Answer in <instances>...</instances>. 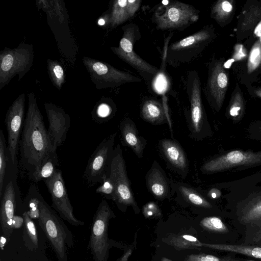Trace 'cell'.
<instances>
[{
	"label": "cell",
	"instance_id": "1",
	"mask_svg": "<svg viewBox=\"0 0 261 261\" xmlns=\"http://www.w3.org/2000/svg\"><path fill=\"white\" fill-rule=\"evenodd\" d=\"M28 108L19 142L20 163L30 178L49 151L47 130L33 92L28 94Z\"/></svg>",
	"mask_w": 261,
	"mask_h": 261
},
{
	"label": "cell",
	"instance_id": "2",
	"mask_svg": "<svg viewBox=\"0 0 261 261\" xmlns=\"http://www.w3.org/2000/svg\"><path fill=\"white\" fill-rule=\"evenodd\" d=\"M39 226L49 241L58 261H67V247L74 245L71 231L62 220L55 210L44 199L39 197Z\"/></svg>",
	"mask_w": 261,
	"mask_h": 261
},
{
	"label": "cell",
	"instance_id": "3",
	"mask_svg": "<svg viewBox=\"0 0 261 261\" xmlns=\"http://www.w3.org/2000/svg\"><path fill=\"white\" fill-rule=\"evenodd\" d=\"M121 30L123 35L119 45L116 47H111V50L119 58L137 70L147 83H151L159 68L142 59L134 50L135 43L141 38L138 25L134 23H129L122 26Z\"/></svg>",
	"mask_w": 261,
	"mask_h": 261
},
{
	"label": "cell",
	"instance_id": "4",
	"mask_svg": "<svg viewBox=\"0 0 261 261\" xmlns=\"http://www.w3.org/2000/svg\"><path fill=\"white\" fill-rule=\"evenodd\" d=\"M115 217L108 203L102 200L94 216L91 226L88 248L94 261H108L109 250L119 244L111 240L108 236V226L110 220Z\"/></svg>",
	"mask_w": 261,
	"mask_h": 261
},
{
	"label": "cell",
	"instance_id": "5",
	"mask_svg": "<svg viewBox=\"0 0 261 261\" xmlns=\"http://www.w3.org/2000/svg\"><path fill=\"white\" fill-rule=\"evenodd\" d=\"M34 53L32 44L22 43L16 48H5L0 54V90L16 75L20 81L31 69Z\"/></svg>",
	"mask_w": 261,
	"mask_h": 261
},
{
	"label": "cell",
	"instance_id": "6",
	"mask_svg": "<svg viewBox=\"0 0 261 261\" xmlns=\"http://www.w3.org/2000/svg\"><path fill=\"white\" fill-rule=\"evenodd\" d=\"M199 17L198 11L192 5L170 1L161 11H155L151 19L157 30L182 31L197 22Z\"/></svg>",
	"mask_w": 261,
	"mask_h": 261
},
{
	"label": "cell",
	"instance_id": "7",
	"mask_svg": "<svg viewBox=\"0 0 261 261\" xmlns=\"http://www.w3.org/2000/svg\"><path fill=\"white\" fill-rule=\"evenodd\" d=\"M107 173L115 188L114 202L118 208L124 212L127 206H130L136 214H139L140 208L130 186L125 161L119 144L114 148Z\"/></svg>",
	"mask_w": 261,
	"mask_h": 261
},
{
	"label": "cell",
	"instance_id": "8",
	"mask_svg": "<svg viewBox=\"0 0 261 261\" xmlns=\"http://www.w3.org/2000/svg\"><path fill=\"white\" fill-rule=\"evenodd\" d=\"M211 37L203 28L185 38L174 42L164 49L167 64L174 68L194 61L201 53Z\"/></svg>",
	"mask_w": 261,
	"mask_h": 261
},
{
	"label": "cell",
	"instance_id": "9",
	"mask_svg": "<svg viewBox=\"0 0 261 261\" xmlns=\"http://www.w3.org/2000/svg\"><path fill=\"white\" fill-rule=\"evenodd\" d=\"M83 60L91 81L98 90L142 81L129 72L117 69L109 64L87 57H84Z\"/></svg>",
	"mask_w": 261,
	"mask_h": 261
},
{
	"label": "cell",
	"instance_id": "10",
	"mask_svg": "<svg viewBox=\"0 0 261 261\" xmlns=\"http://www.w3.org/2000/svg\"><path fill=\"white\" fill-rule=\"evenodd\" d=\"M117 134L115 132L106 137L89 158L83 176L86 186L91 187L102 182L109 169Z\"/></svg>",
	"mask_w": 261,
	"mask_h": 261
},
{
	"label": "cell",
	"instance_id": "11",
	"mask_svg": "<svg viewBox=\"0 0 261 261\" xmlns=\"http://www.w3.org/2000/svg\"><path fill=\"white\" fill-rule=\"evenodd\" d=\"M44 181L51 196V207L60 217L74 226L84 225V221L76 219L73 214L62 171L57 169L54 174Z\"/></svg>",
	"mask_w": 261,
	"mask_h": 261
},
{
	"label": "cell",
	"instance_id": "12",
	"mask_svg": "<svg viewBox=\"0 0 261 261\" xmlns=\"http://www.w3.org/2000/svg\"><path fill=\"white\" fill-rule=\"evenodd\" d=\"M17 169L11 174L7 180L1 197L0 222L4 237L9 241L13 230L11 221L15 215L17 204L21 201L20 192L17 182Z\"/></svg>",
	"mask_w": 261,
	"mask_h": 261
},
{
	"label": "cell",
	"instance_id": "13",
	"mask_svg": "<svg viewBox=\"0 0 261 261\" xmlns=\"http://www.w3.org/2000/svg\"><path fill=\"white\" fill-rule=\"evenodd\" d=\"M25 93L20 94L9 108L5 123L8 133V147L13 164H17L18 142L24 117Z\"/></svg>",
	"mask_w": 261,
	"mask_h": 261
},
{
	"label": "cell",
	"instance_id": "14",
	"mask_svg": "<svg viewBox=\"0 0 261 261\" xmlns=\"http://www.w3.org/2000/svg\"><path fill=\"white\" fill-rule=\"evenodd\" d=\"M44 107L49 122L47 130L49 150H57L66 138L70 118L62 108L54 104L46 102Z\"/></svg>",
	"mask_w": 261,
	"mask_h": 261
},
{
	"label": "cell",
	"instance_id": "15",
	"mask_svg": "<svg viewBox=\"0 0 261 261\" xmlns=\"http://www.w3.org/2000/svg\"><path fill=\"white\" fill-rule=\"evenodd\" d=\"M184 83L190 102L191 126L193 132L197 134L201 132L203 122L200 82L198 71L196 69L188 71Z\"/></svg>",
	"mask_w": 261,
	"mask_h": 261
},
{
	"label": "cell",
	"instance_id": "16",
	"mask_svg": "<svg viewBox=\"0 0 261 261\" xmlns=\"http://www.w3.org/2000/svg\"><path fill=\"white\" fill-rule=\"evenodd\" d=\"M260 162L261 153L235 150L205 163L201 170L203 173H213L239 165H251Z\"/></svg>",
	"mask_w": 261,
	"mask_h": 261
},
{
	"label": "cell",
	"instance_id": "17",
	"mask_svg": "<svg viewBox=\"0 0 261 261\" xmlns=\"http://www.w3.org/2000/svg\"><path fill=\"white\" fill-rule=\"evenodd\" d=\"M145 179L148 190L156 199L162 200L170 198L169 180L156 161L148 171Z\"/></svg>",
	"mask_w": 261,
	"mask_h": 261
},
{
	"label": "cell",
	"instance_id": "18",
	"mask_svg": "<svg viewBox=\"0 0 261 261\" xmlns=\"http://www.w3.org/2000/svg\"><path fill=\"white\" fill-rule=\"evenodd\" d=\"M159 146L165 159L174 169L183 174L187 173V158L179 144L175 141L165 139L160 141Z\"/></svg>",
	"mask_w": 261,
	"mask_h": 261
},
{
	"label": "cell",
	"instance_id": "19",
	"mask_svg": "<svg viewBox=\"0 0 261 261\" xmlns=\"http://www.w3.org/2000/svg\"><path fill=\"white\" fill-rule=\"evenodd\" d=\"M120 130L124 144L129 147L138 158H142L146 142L139 135L134 122L130 118H125L120 124Z\"/></svg>",
	"mask_w": 261,
	"mask_h": 261
},
{
	"label": "cell",
	"instance_id": "20",
	"mask_svg": "<svg viewBox=\"0 0 261 261\" xmlns=\"http://www.w3.org/2000/svg\"><path fill=\"white\" fill-rule=\"evenodd\" d=\"M17 164H13L3 130L0 131V198H1L7 181Z\"/></svg>",
	"mask_w": 261,
	"mask_h": 261
},
{
	"label": "cell",
	"instance_id": "21",
	"mask_svg": "<svg viewBox=\"0 0 261 261\" xmlns=\"http://www.w3.org/2000/svg\"><path fill=\"white\" fill-rule=\"evenodd\" d=\"M140 114L144 120L153 124H161L168 120L165 106L153 99H147L142 103Z\"/></svg>",
	"mask_w": 261,
	"mask_h": 261
},
{
	"label": "cell",
	"instance_id": "22",
	"mask_svg": "<svg viewBox=\"0 0 261 261\" xmlns=\"http://www.w3.org/2000/svg\"><path fill=\"white\" fill-rule=\"evenodd\" d=\"M59 158L57 150H49L42 160L38 170L30 179L35 182L44 180L51 177L57 170Z\"/></svg>",
	"mask_w": 261,
	"mask_h": 261
},
{
	"label": "cell",
	"instance_id": "23",
	"mask_svg": "<svg viewBox=\"0 0 261 261\" xmlns=\"http://www.w3.org/2000/svg\"><path fill=\"white\" fill-rule=\"evenodd\" d=\"M203 247L243 254L261 260V246L203 243Z\"/></svg>",
	"mask_w": 261,
	"mask_h": 261
},
{
	"label": "cell",
	"instance_id": "24",
	"mask_svg": "<svg viewBox=\"0 0 261 261\" xmlns=\"http://www.w3.org/2000/svg\"><path fill=\"white\" fill-rule=\"evenodd\" d=\"M22 216L24 219L22 239L24 246L29 250L34 251L38 248V238L35 224L27 212Z\"/></svg>",
	"mask_w": 261,
	"mask_h": 261
},
{
	"label": "cell",
	"instance_id": "25",
	"mask_svg": "<svg viewBox=\"0 0 261 261\" xmlns=\"http://www.w3.org/2000/svg\"><path fill=\"white\" fill-rule=\"evenodd\" d=\"M131 18L127 8V0H116L113 2L109 17L112 28H115Z\"/></svg>",
	"mask_w": 261,
	"mask_h": 261
},
{
	"label": "cell",
	"instance_id": "26",
	"mask_svg": "<svg viewBox=\"0 0 261 261\" xmlns=\"http://www.w3.org/2000/svg\"><path fill=\"white\" fill-rule=\"evenodd\" d=\"M41 194L38 187L31 185L23 202L24 208H27L25 212L32 219H38L40 217L39 197Z\"/></svg>",
	"mask_w": 261,
	"mask_h": 261
},
{
	"label": "cell",
	"instance_id": "27",
	"mask_svg": "<svg viewBox=\"0 0 261 261\" xmlns=\"http://www.w3.org/2000/svg\"><path fill=\"white\" fill-rule=\"evenodd\" d=\"M165 54L164 53L162 66L151 81L153 90L158 94H163L169 89L170 80L166 71Z\"/></svg>",
	"mask_w": 261,
	"mask_h": 261
},
{
	"label": "cell",
	"instance_id": "28",
	"mask_svg": "<svg viewBox=\"0 0 261 261\" xmlns=\"http://www.w3.org/2000/svg\"><path fill=\"white\" fill-rule=\"evenodd\" d=\"M47 70L53 84L61 90L65 81V74L62 66L58 61L48 60Z\"/></svg>",
	"mask_w": 261,
	"mask_h": 261
},
{
	"label": "cell",
	"instance_id": "29",
	"mask_svg": "<svg viewBox=\"0 0 261 261\" xmlns=\"http://www.w3.org/2000/svg\"><path fill=\"white\" fill-rule=\"evenodd\" d=\"M179 191L186 201L193 205L204 208H210L212 206L208 201L191 188L180 186Z\"/></svg>",
	"mask_w": 261,
	"mask_h": 261
},
{
	"label": "cell",
	"instance_id": "30",
	"mask_svg": "<svg viewBox=\"0 0 261 261\" xmlns=\"http://www.w3.org/2000/svg\"><path fill=\"white\" fill-rule=\"evenodd\" d=\"M202 228L216 233H227L228 229L222 221L217 217H207L199 222Z\"/></svg>",
	"mask_w": 261,
	"mask_h": 261
},
{
	"label": "cell",
	"instance_id": "31",
	"mask_svg": "<svg viewBox=\"0 0 261 261\" xmlns=\"http://www.w3.org/2000/svg\"><path fill=\"white\" fill-rule=\"evenodd\" d=\"M179 261H242L239 259L228 257H219L204 253H186L181 256Z\"/></svg>",
	"mask_w": 261,
	"mask_h": 261
},
{
	"label": "cell",
	"instance_id": "32",
	"mask_svg": "<svg viewBox=\"0 0 261 261\" xmlns=\"http://www.w3.org/2000/svg\"><path fill=\"white\" fill-rule=\"evenodd\" d=\"M113 110L109 104L101 102L97 105L92 113L93 121L97 123L107 121L112 116Z\"/></svg>",
	"mask_w": 261,
	"mask_h": 261
},
{
	"label": "cell",
	"instance_id": "33",
	"mask_svg": "<svg viewBox=\"0 0 261 261\" xmlns=\"http://www.w3.org/2000/svg\"><path fill=\"white\" fill-rule=\"evenodd\" d=\"M96 192L101 194L108 199L114 201L115 196V188L107 173L105 175L100 185L96 189Z\"/></svg>",
	"mask_w": 261,
	"mask_h": 261
},
{
	"label": "cell",
	"instance_id": "34",
	"mask_svg": "<svg viewBox=\"0 0 261 261\" xmlns=\"http://www.w3.org/2000/svg\"><path fill=\"white\" fill-rule=\"evenodd\" d=\"M141 0H127V8L131 18H132L139 9L141 5Z\"/></svg>",
	"mask_w": 261,
	"mask_h": 261
},
{
	"label": "cell",
	"instance_id": "35",
	"mask_svg": "<svg viewBox=\"0 0 261 261\" xmlns=\"http://www.w3.org/2000/svg\"><path fill=\"white\" fill-rule=\"evenodd\" d=\"M158 206L154 203H148L143 208V213L146 217H151L156 215L158 213Z\"/></svg>",
	"mask_w": 261,
	"mask_h": 261
},
{
	"label": "cell",
	"instance_id": "36",
	"mask_svg": "<svg viewBox=\"0 0 261 261\" xmlns=\"http://www.w3.org/2000/svg\"><path fill=\"white\" fill-rule=\"evenodd\" d=\"M24 223V219L23 217L18 215H14L11 221V228L14 229L20 228Z\"/></svg>",
	"mask_w": 261,
	"mask_h": 261
},
{
	"label": "cell",
	"instance_id": "37",
	"mask_svg": "<svg viewBox=\"0 0 261 261\" xmlns=\"http://www.w3.org/2000/svg\"><path fill=\"white\" fill-rule=\"evenodd\" d=\"M218 85L220 88H224L227 84V78L223 72H220L216 77Z\"/></svg>",
	"mask_w": 261,
	"mask_h": 261
},
{
	"label": "cell",
	"instance_id": "38",
	"mask_svg": "<svg viewBox=\"0 0 261 261\" xmlns=\"http://www.w3.org/2000/svg\"><path fill=\"white\" fill-rule=\"evenodd\" d=\"M250 244L261 246V227L259 228L253 235Z\"/></svg>",
	"mask_w": 261,
	"mask_h": 261
},
{
	"label": "cell",
	"instance_id": "39",
	"mask_svg": "<svg viewBox=\"0 0 261 261\" xmlns=\"http://www.w3.org/2000/svg\"><path fill=\"white\" fill-rule=\"evenodd\" d=\"M154 261H174L169 257H167L162 252L159 251L154 257Z\"/></svg>",
	"mask_w": 261,
	"mask_h": 261
},
{
	"label": "cell",
	"instance_id": "40",
	"mask_svg": "<svg viewBox=\"0 0 261 261\" xmlns=\"http://www.w3.org/2000/svg\"><path fill=\"white\" fill-rule=\"evenodd\" d=\"M222 9L226 12H230L232 10V6L230 3L227 1L224 2L222 4Z\"/></svg>",
	"mask_w": 261,
	"mask_h": 261
},
{
	"label": "cell",
	"instance_id": "41",
	"mask_svg": "<svg viewBox=\"0 0 261 261\" xmlns=\"http://www.w3.org/2000/svg\"><path fill=\"white\" fill-rule=\"evenodd\" d=\"M259 50L258 48H254L251 55H250V61L251 62H253L254 61V60L256 59V58L259 55Z\"/></svg>",
	"mask_w": 261,
	"mask_h": 261
},
{
	"label": "cell",
	"instance_id": "42",
	"mask_svg": "<svg viewBox=\"0 0 261 261\" xmlns=\"http://www.w3.org/2000/svg\"><path fill=\"white\" fill-rule=\"evenodd\" d=\"M132 251L131 249H128L125 253L122 255V256L118 259V261H127L128 258L130 255L132 254Z\"/></svg>",
	"mask_w": 261,
	"mask_h": 261
},
{
	"label": "cell",
	"instance_id": "43",
	"mask_svg": "<svg viewBox=\"0 0 261 261\" xmlns=\"http://www.w3.org/2000/svg\"><path fill=\"white\" fill-rule=\"evenodd\" d=\"M240 107H233L232 108L230 111V113L231 116H234L238 115V111L240 110Z\"/></svg>",
	"mask_w": 261,
	"mask_h": 261
},
{
	"label": "cell",
	"instance_id": "44",
	"mask_svg": "<svg viewBox=\"0 0 261 261\" xmlns=\"http://www.w3.org/2000/svg\"><path fill=\"white\" fill-rule=\"evenodd\" d=\"M254 33L257 36H261V22L259 23L256 28L254 31Z\"/></svg>",
	"mask_w": 261,
	"mask_h": 261
},
{
	"label": "cell",
	"instance_id": "45",
	"mask_svg": "<svg viewBox=\"0 0 261 261\" xmlns=\"http://www.w3.org/2000/svg\"><path fill=\"white\" fill-rule=\"evenodd\" d=\"M6 241H7V240L5 237L2 236L1 237L0 247H1L2 250H4L5 244Z\"/></svg>",
	"mask_w": 261,
	"mask_h": 261
},
{
	"label": "cell",
	"instance_id": "46",
	"mask_svg": "<svg viewBox=\"0 0 261 261\" xmlns=\"http://www.w3.org/2000/svg\"><path fill=\"white\" fill-rule=\"evenodd\" d=\"M234 61L233 59H230L228 60L225 64H224V67L225 68H228L230 67L232 63H233Z\"/></svg>",
	"mask_w": 261,
	"mask_h": 261
},
{
	"label": "cell",
	"instance_id": "47",
	"mask_svg": "<svg viewBox=\"0 0 261 261\" xmlns=\"http://www.w3.org/2000/svg\"><path fill=\"white\" fill-rule=\"evenodd\" d=\"M98 24L100 25H103L105 24V20L103 19L100 18L98 21Z\"/></svg>",
	"mask_w": 261,
	"mask_h": 261
},
{
	"label": "cell",
	"instance_id": "48",
	"mask_svg": "<svg viewBox=\"0 0 261 261\" xmlns=\"http://www.w3.org/2000/svg\"><path fill=\"white\" fill-rule=\"evenodd\" d=\"M213 198H216L217 197L216 194L215 193H213L211 194Z\"/></svg>",
	"mask_w": 261,
	"mask_h": 261
},
{
	"label": "cell",
	"instance_id": "49",
	"mask_svg": "<svg viewBox=\"0 0 261 261\" xmlns=\"http://www.w3.org/2000/svg\"><path fill=\"white\" fill-rule=\"evenodd\" d=\"M1 261H2V260H1Z\"/></svg>",
	"mask_w": 261,
	"mask_h": 261
}]
</instances>
